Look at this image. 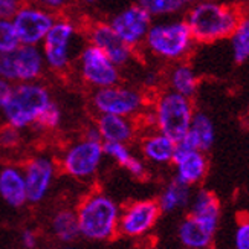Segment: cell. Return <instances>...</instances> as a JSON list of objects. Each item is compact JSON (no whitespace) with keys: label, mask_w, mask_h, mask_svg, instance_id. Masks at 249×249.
I'll return each instance as SVG.
<instances>
[{"label":"cell","mask_w":249,"mask_h":249,"mask_svg":"<svg viewBox=\"0 0 249 249\" xmlns=\"http://www.w3.org/2000/svg\"><path fill=\"white\" fill-rule=\"evenodd\" d=\"M245 13V3L199 0L187 6L185 21L197 45H213L230 38Z\"/></svg>","instance_id":"1"},{"label":"cell","mask_w":249,"mask_h":249,"mask_svg":"<svg viewBox=\"0 0 249 249\" xmlns=\"http://www.w3.org/2000/svg\"><path fill=\"white\" fill-rule=\"evenodd\" d=\"M194 113L196 109L193 98L165 88L151 95L147 112L138 120L147 123L148 128L159 130L178 144L188 132Z\"/></svg>","instance_id":"2"},{"label":"cell","mask_w":249,"mask_h":249,"mask_svg":"<svg viewBox=\"0 0 249 249\" xmlns=\"http://www.w3.org/2000/svg\"><path fill=\"white\" fill-rule=\"evenodd\" d=\"M197 43L185 18H160L153 21L144 41V49L160 61H185Z\"/></svg>","instance_id":"3"},{"label":"cell","mask_w":249,"mask_h":249,"mask_svg":"<svg viewBox=\"0 0 249 249\" xmlns=\"http://www.w3.org/2000/svg\"><path fill=\"white\" fill-rule=\"evenodd\" d=\"M80 234L89 240H112L120 232V207L107 194L95 191L88 194L77 208Z\"/></svg>","instance_id":"4"},{"label":"cell","mask_w":249,"mask_h":249,"mask_svg":"<svg viewBox=\"0 0 249 249\" xmlns=\"http://www.w3.org/2000/svg\"><path fill=\"white\" fill-rule=\"evenodd\" d=\"M51 101V93L45 84L38 81L17 83L0 112L5 124L21 130L34 125Z\"/></svg>","instance_id":"5"},{"label":"cell","mask_w":249,"mask_h":249,"mask_svg":"<svg viewBox=\"0 0 249 249\" xmlns=\"http://www.w3.org/2000/svg\"><path fill=\"white\" fill-rule=\"evenodd\" d=\"M90 104L98 115L109 113L138 120L147 112L150 96L142 90L115 84L109 88L95 89L90 96Z\"/></svg>","instance_id":"6"},{"label":"cell","mask_w":249,"mask_h":249,"mask_svg":"<svg viewBox=\"0 0 249 249\" xmlns=\"http://www.w3.org/2000/svg\"><path fill=\"white\" fill-rule=\"evenodd\" d=\"M104 156L103 141L83 136L63 151L60 167L64 175L84 180L98 171Z\"/></svg>","instance_id":"7"},{"label":"cell","mask_w":249,"mask_h":249,"mask_svg":"<svg viewBox=\"0 0 249 249\" xmlns=\"http://www.w3.org/2000/svg\"><path fill=\"white\" fill-rule=\"evenodd\" d=\"M45 68V57L38 46L20 45L13 52L0 53V78L14 84L38 81Z\"/></svg>","instance_id":"8"},{"label":"cell","mask_w":249,"mask_h":249,"mask_svg":"<svg viewBox=\"0 0 249 249\" xmlns=\"http://www.w3.org/2000/svg\"><path fill=\"white\" fill-rule=\"evenodd\" d=\"M78 36V28L69 18L55 20L45 40L41 41V52L46 68L55 73L66 72L72 63V46Z\"/></svg>","instance_id":"9"},{"label":"cell","mask_w":249,"mask_h":249,"mask_svg":"<svg viewBox=\"0 0 249 249\" xmlns=\"http://www.w3.org/2000/svg\"><path fill=\"white\" fill-rule=\"evenodd\" d=\"M78 72L83 83L93 90L120 84L121 81L120 66H116L107 53L90 43L83 48L78 55Z\"/></svg>","instance_id":"10"},{"label":"cell","mask_w":249,"mask_h":249,"mask_svg":"<svg viewBox=\"0 0 249 249\" xmlns=\"http://www.w3.org/2000/svg\"><path fill=\"white\" fill-rule=\"evenodd\" d=\"M57 20L55 13L41 8L32 2H28L21 6L13 17L17 36L21 45L38 46L45 40L49 29Z\"/></svg>","instance_id":"11"},{"label":"cell","mask_w":249,"mask_h":249,"mask_svg":"<svg viewBox=\"0 0 249 249\" xmlns=\"http://www.w3.org/2000/svg\"><path fill=\"white\" fill-rule=\"evenodd\" d=\"M109 23L125 45H128L133 51H139V48L144 46L145 37L153 23V17L138 3H135L113 16Z\"/></svg>","instance_id":"12"},{"label":"cell","mask_w":249,"mask_h":249,"mask_svg":"<svg viewBox=\"0 0 249 249\" xmlns=\"http://www.w3.org/2000/svg\"><path fill=\"white\" fill-rule=\"evenodd\" d=\"M162 210L158 200H136L128 203L120 215V232L127 237H139L156 225Z\"/></svg>","instance_id":"13"},{"label":"cell","mask_w":249,"mask_h":249,"mask_svg":"<svg viewBox=\"0 0 249 249\" xmlns=\"http://www.w3.org/2000/svg\"><path fill=\"white\" fill-rule=\"evenodd\" d=\"M86 36H88L90 45L100 48L120 68L128 64L136 53V51H133L118 37L110 23H106V21H93L88 25Z\"/></svg>","instance_id":"14"},{"label":"cell","mask_w":249,"mask_h":249,"mask_svg":"<svg viewBox=\"0 0 249 249\" xmlns=\"http://www.w3.org/2000/svg\"><path fill=\"white\" fill-rule=\"evenodd\" d=\"M57 165L49 156H34L23 164L28 202L40 203L48 196L55 178Z\"/></svg>","instance_id":"15"},{"label":"cell","mask_w":249,"mask_h":249,"mask_svg":"<svg viewBox=\"0 0 249 249\" xmlns=\"http://www.w3.org/2000/svg\"><path fill=\"white\" fill-rule=\"evenodd\" d=\"M217 217H203L197 214H190L180 223L179 239L188 249H207L210 248L214 234L217 231Z\"/></svg>","instance_id":"16"},{"label":"cell","mask_w":249,"mask_h":249,"mask_svg":"<svg viewBox=\"0 0 249 249\" xmlns=\"http://www.w3.org/2000/svg\"><path fill=\"white\" fill-rule=\"evenodd\" d=\"M171 164L176 168V179L191 187L199 183L208 171V159L205 151L176 147Z\"/></svg>","instance_id":"17"},{"label":"cell","mask_w":249,"mask_h":249,"mask_svg":"<svg viewBox=\"0 0 249 249\" xmlns=\"http://www.w3.org/2000/svg\"><path fill=\"white\" fill-rule=\"evenodd\" d=\"M95 125L98 128L103 142H124L128 144L135 139L139 130L136 118L103 113L96 116Z\"/></svg>","instance_id":"18"},{"label":"cell","mask_w":249,"mask_h":249,"mask_svg":"<svg viewBox=\"0 0 249 249\" xmlns=\"http://www.w3.org/2000/svg\"><path fill=\"white\" fill-rule=\"evenodd\" d=\"M0 197L13 208H20L28 203L23 168L16 165H5L0 168Z\"/></svg>","instance_id":"19"},{"label":"cell","mask_w":249,"mask_h":249,"mask_svg":"<svg viewBox=\"0 0 249 249\" xmlns=\"http://www.w3.org/2000/svg\"><path fill=\"white\" fill-rule=\"evenodd\" d=\"M139 147L141 153L147 160L153 162V164H170L178 144L167 135L160 133L159 130L150 127L148 132L141 138Z\"/></svg>","instance_id":"20"},{"label":"cell","mask_w":249,"mask_h":249,"mask_svg":"<svg viewBox=\"0 0 249 249\" xmlns=\"http://www.w3.org/2000/svg\"><path fill=\"white\" fill-rule=\"evenodd\" d=\"M214 141H215L214 123L211 121V118L207 113L196 110L188 132L179 141L178 145L185 147V148H193V150H200L207 153L213 147Z\"/></svg>","instance_id":"21"},{"label":"cell","mask_w":249,"mask_h":249,"mask_svg":"<svg viewBox=\"0 0 249 249\" xmlns=\"http://www.w3.org/2000/svg\"><path fill=\"white\" fill-rule=\"evenodd\" d=\"M200 86V78L187 61L173 63L165 73V88L175 90L188 98H194Z\"/></svg>","instance_id":"22"},{"label":"cell","mask_w":249,"mask_h":249,"mask_svg":"<svg viewBox=\"0 0 249 249\" xmlns=\"http://www.w3.org/2000/svg\"><path fill=\"white\" fill-rule=\"evenodd\" d=\"M104 153L113 159L120 167L125 168L130 175L136 179H144L147 176V168L142 160H139L133 153L130 151L128 144L124 142H103Z\"/></svg>","instance_id":"23"},{"label":"cell","mask_w":249,"mask_h":249,"mask_svg":"<svg viewBox=\"0 0 249 249\" xmlns=\"http://www.w3.org/2000/svg\"><path fill=\"white\" fill-rule=\"evenodd\" d=\"M51 231L57 237L60 242L69 243L77 240L80 234V225H78V215L77 210H60L53 214L51 222Z\"/></svg>","instance_id":"24"},{"label":"cell","mask_w":249,"mask_h":249,"mask_svg":"<svg viewBox=\"0 0 249 249\" xmlns=\"http://www.w3.org/2000/svg\"><path fill=\"white\" fill-rule=\"evenodd\" d=\"M188 200H190V187L175 178L165 187V190L162 191L158 202L162 211L171 213L176 208L185 207Z\"/></svg>","instance_id":"25"},{"label":"cell","mask_w":249,"mask_h":249,"mask_svg":"<svg viewBox=\"0 0 249 249\" xmlns=\"http://www.w3.org/2000/svg\"><path fill=\"white\" fill-rule=\"evenodd\" d=\"M231 40L232 58L237 64H243L249 58V13L246 11L240 23L237 25Z\"/></svg>","instance_id":"26"},{"label":"cell","mask_w":249,"mask_h":249,"mask_svg":"<svg viewBox=\"0 0 249 249\" xmlns=\"http://www.w3.org/2000/svg\"><path fill=\"white\" fill-rule=\"evenodd\" d=\"M136 3L145 9L153 18H171L180 14L187 5L183 0H136Z\"/></svg>","instance_id":"27"},{"label":"cell","mask_w":249,"mask_h":249,"mask_svg":"<svg viewBox=\"0 0 249 249\" xmlns=\"http://www.w3.org/2000/svg\"><path fill=\"white\" fill-rule=\"evenodd\" d=\"M60 123H61L60 107L53 101H51L45 107V110L38 115L37 121L32 125V128L40 130V132H52V130H55L60 125Z\"/></svg>","instance_id":"28"},{"label":"cell","mask_w":249,"mask_h":249,"mask_svg":"<svg viewBox=\"0 0 249 249\" xmlns=\"http://www.w3.org/2000/svg\"><path fill=\"white\" fill-rule=\"evenodd\" d=\"M21 45L13 18H0V53L16 51Z\"/></svg>","instance_id":"29"},{"label":"cell","mask_w":249,"mask_h":249,"mask_svg":"<svg viewBox=\"0 0 249 249\" xmlns=\"http://www.w3.org/2000/svg\"><path fill=\"white\" fill-rule=\"evenodd\" d=\"M20 142V130L5 124L0 128V147L16 148Z\"/></svg>","instance_id":"30"},{"label":"cell","mask_w":249,"mask_h":249,"mask_svg":"<svg viewBox=\"0 0 249 249\" xmlns=\"http://www.w3.org/2000/svg\"><path fill=\"white\" fill-rule=\"evenodd\" d=\"M28 0H0V18H13Z\"/></svg>","instance_id":"31"},{"label":"cell","mask_w":249,"mask_h":249,"mask_svg":"<svg viewBox=\"0 0 249 249\" xmlns=\"http://www.w3.org/2000/svg\"><path fill=\"white\" fill-rule=\"evenodd\" d=\"M235 249H249V220H243L237 226Z\"/></svg>","instance_id":"32"},{"label":"cell","mask_w":249,"mask_h":249,"mask_svg":"<svg viewBox=\"0 0 249 249\" xmlns=\"http://www.w3.org/2000/svg\"><path fill=\"white\" fill-rule=\"evenodd\" d=\"M29 2L36 3L45 9H49L52 13H60L69 5L71 0H29Z\"/></svg>","instance_id":"33"},{"label":"cell","mask_w":249,"mask_h":249,"mask_svg":"<svg viewBox=\"0 0 249 249\" xmlns=\"http://www.w3.org/2000/svg\"><path fill=\"white\" fill-rule=\"evenodd\" d=\"M20 245L23 249H36L38 245V237L37 232L31 228H26L20 234Z\"/></svg>","instance_id":"34"},{"label":"cell","mask_w":249,"mask_h":249,"mask_svg":"<svg viewBox=\"0 0 249 249\" xmlns=\"http://www.w3.org/2000/svg\"><path fill=\"white\" fill-rule=\"evenodd\" d=\"M13 88H14V83L0 78V110H2V107L5 106L6 100L9 98L11 92H13Z\"/></svg>","instance_id":"35"},{"label":"cell","mask_w":249,"mask_h":249,"mask_svg":"<svg viewBox=\"0 0 249 249\" xmlns=\"http://www.w3.org/2000/svg\"><path fill=\"white\" fill-rule=\"evenodd\" d=\"M196 2H199V0H183V3H185L187 6H190V5H193V3H196Z\"/></svg>","instance_id":"36"},{"label":"cell","mask_w":249,"mask_h":249,"mask_svg":"<svg viewBox=\"0 0 249 249\" xmlns=\"http://www.w3.org/2000/svg\"><path fill=\"white\" fill-rule=\"evenodd\" d=\"M245 5H246V11L249 13V2H248V3H245Z\"/></svg>","instance_id":"37"},{"label":"cell","mask_w":249,"mask_h":249,"mask_svg":"<svg viewBox=\"0 0 249 249\" xmlns=\"http://www.w3.org/2000/svg\"><path fill=\"white\" fill-rule=\"evenodd\" d=\"M63 249H73V248H63Z\"/></svg>","instance_id":"38"},{"label":"cell","mask_w":249,"mask_h":249,"mask_svg":"<svg viewBox=\"0 0 249 249\" xmlns=\"http://www.w3.org/2000/svg\"><path fill=\"white\" fill-rule=\"evenodd\" d=\"M248 113H249V110H248Z\"/></svg>","instance_id":"39"}]
</instances>
